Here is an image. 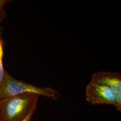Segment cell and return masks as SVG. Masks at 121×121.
<instances>
[{
    "label": "cell",
    "instance_id": "cell-4",
    "mask_svg": "<svg viewBox=\"0 0 121 121\" xmlns=\"http://www.w3.org/2000/svg\"><path fill=\"white\" fill-rule=\"evenodd\" d=\"M91 80L108 86L117 94L121 92V73L111 71H99L93 73Z\"/></svg>",
    "mask_w": 121,
    "mask_h": 121
},
{
    "label": "cell",
    "instance_id": "cell-9",
    "mask_svg": "<svg viewBox=\"0 0 121 121\" xmlns=\"http://www.w3.org/2000/svg\"><path fill=\"white\" fill-rule=\"evenodd\" d=\"M10 1V0H0V11L3 9V7L4 4L7 2Z\"/></svg>",
    "mask_w": 121,
    "mask_h": 121
},
{
    "label": "cell",
    "instance_id": "cell-1",
    "mask_svg": "<svg viewBox=\"0 0 121 121\" xmlns=\"http://www.w3.org/2000/svg\"><path fill=\"white\" fill-rule=\"evenodd\" d=\"M39 95L26 93L0 99V121H20L28 114Z\"/></svg>",
    "mask_w": 121,
    "mask_h": 121
},
{
    "label": "cell",
    "instance_id": "cell-6",
    "mask_svg": "<svg viewBox=\"0 0 121 121\" xmlns=\"http://www.w3.org/2000/svg\"><path fill=\"white\" fill-rule=\"evenodd\" d=\"M37 103H38V101L35 102V103L33 104V106H32L31 108H30V110L29 113H28V114L26 116V117L24 119H23L20 121H30L32 116L33 115L35 111L37 108Z\"/></svg>",
    "mask_w": 121,
    "mask_h": 121
},
{
    "label": "cell",
    "instance_id": "cell-5",
    "mask_svg": "<svg viewBox=\"0 0 121 121\" xmlns=\"http://www.w3.org/2000/svg\"><path fill=\"white\" fill-rule=\"evenodd\" d=\"M3 42L0 35V87H1L3 81L5 71L3 63Z\"/></svg>",
    "mask_w": 121,
    "mask_h": 121
},
{
    "label": "cell",
    "instance_id": "cell-3",
    "mask_svg": "<svg viewBox=\"0 0 121 121\" xmlns=\"http://www.w3.org/2000/svg\"><path fill=\"white\" fill-rule=\"evenodd\" d=\"M117 93L108 87L91 80L85 89L86 101L95 105L99 104L113 105Z\"/></svg>",
    "mask_w": 121,
    "mask_h": 121
},
{
    "label": "cell",
    "instance_id": "cell-7",
    "mask_svg": "<svg viewBox=\"0 0 121 121\" xmlns=\"http://www.w3.org/2000/svg\"><path fill=\"white\" fill-rule=\"evenodd\" d=\"M113 105L117 109L121 112V92L117 93L116 97L115 100V102Z\"/></svg>",
    "mask_w": 121,
    "mask_h": 121
},
{
    "label": "cell",
    "instance_id": "cell-8",
    "mask_svg": "<svg viewBox=\"0 0 121 121\" xmlns=\"http://www.w3.org/2000/svg\"><path fill=\"white\" fill-rule=\"evenodd\" d=\"M6 15L4 12V9L0 11V23L2 21V20L6 17Z\"/></svg>",
    "mask_w": 121,
    "mask_h": 121
},
{
    "label": "cell",
    "instance_id": "cell-2",
    "mask_svg": "<svg viewBox=\"0 0 121 121\" xmlns=\"http://www.w3.org/2000/svg\"><path fill=\"white\" fill-rule=\"evenodd\" d=\"M31 93L52 99H58V91L51 87H39L13 78L5 70L2 84L0 87V99L14 95Z\"/></svg>",
    "mask_w": 121,
    "mask_h": 121
}]
</instances>
